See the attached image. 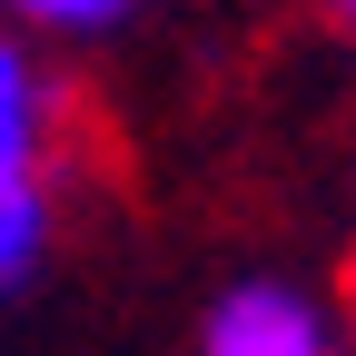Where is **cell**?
<instances>
[{
  "mask_svg": "<svg viewBox=\"0 0 356 356\" xmlns=\"http://www.w3.org/2000/svg\"><path fill=\"white\" fill-rule=\"evenodd\" d=\"M60 238V89L30 50L0 40V297L40 277Z\"/></svg>",
  "mask_w": 356,
  "mask_h": 356,
  "instance_id": "1",
  "label": "cell"
},
{
  "mask_svg": "<svg viewBox=\"0 0 356 356\" xmlns=\"http://www.w3.org/2000/svg\"><path fill=\"white\" fill-rule=\"evenodd\" d=\"M10 10H20L30 30H60V40H109L139 0H10Z\"/></svg>",
  "mask_w": 356,
  "mask_h": 356,
  "instance_id": "3",
  "label": "cell"
},
{
  "mask_svg": "<svg viewBox=\"0 0 356 356\" xmlns=\"http://www.w3.org/2000/svg\"><path fill=\"white\" fill-rule=\"evenodd\" d=\"M346 346H356V297H346Z\"/></svg>",
  "mask_w": 356,
  "mask_h": 356,
  "instance_id": "5",
  "label": "cell"
},
{
  "mask_svg": "<svg viewBox=\"0 0 356 356\" xmlns=\"http://www.w3.org/2000/svg\"><path fill=\"white\" fill-rule=\"evenodd\" d=\"M317 10H327V30L346 40V50H356V0H317Z\"/></svg>",
  "mask_w": 356,
  "mask_h": 356,
  "instance_id": "4",
  "label": "cell"
},
{
  "mask_svg": "<svg viewBox=\"0 0 356 356\" xmlns=\"http://www.w3.org/2000/svg\"><path fill=\"white\" fill-rule=\"evenodd\" d=\"M198 356H356V346H346V307H317L287 277H238L218 287Z\"/></svg>",
  "mask_w": 356,
  "mask_h": 356,
  "instance_id": "2",
  "label": "cell"
}]
</instances>
